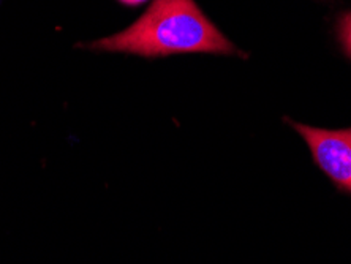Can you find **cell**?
I'll list each match as a JSON object with an SVG mask.
<instances>
[{
  "mask_svg": "<svg viewBox=\"0 0 351 264\" xmlns=\"http://www.w3.org/2000/svg\"><path fill=\"white\" fill-rule=\"evenodd\" d=\"M311 149L313 162L335 184V187L351 193V128L323 130L287 121Z\"/></svg>",
  "mask_w": 351,
  "mask_h": 264,
  "instance_id": "7a4b0ae2",
  "label": "cell"
},
{
  "mask_svg": "<svg viewBox=\"0 0 351 264\" xmlns=\"http://www.w3.org/2000/svg\"><path fill=\"white\" fill-rule=\"evenodd\" d=\"M90 48L143 57L184 53L241 54L193 0H154L135 24Z\"/></svg>",
  "mask_w": 351,
  "mask_h": 264,
  "instance_id": "6da1fadb",
  "label": "cell"
},
{
  "mask_svg": "<svg viewBox=\"0 0 351 264\" xmlns=\"http://www.w3.org/2000/svg\"><path fill=\"white\" fill-rule=\"evenodd\" d=\"M123 5H128V7H136V5H141L146 2V0H121Z\"/></svg>",
  "mask_w": 351,
  "mask_h": 264,
  "instance_id": "277c9868",
  "label": "cell"
},
{
  "mask_svg": "<svg viewBox=\"0 0 351 264\" xmlns=\"http://www.w3.org/2000/svg\"><path fill=\"white\" fill-rule=\"evenodd\" d=\"M339 37L342 40L343 49L351 57V12L343 14L339 23Z\"/></svg>",
  "mask_w": 351,
  "mask_h": 264,
  "instance_id": "3957f363",
  "label": "cell"
}]
</instances>
